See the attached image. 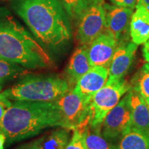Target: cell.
Returning a JSON list of instances; mask_svg holds the SVG:
<instances>
[{
  "instance_id": "cell-8",
  "label": "cell",
  "mask_w": 149,
  "mask_h": 149,
  "mask_svg": "<svg viewBox=\"0 0 149 149\" xmlns=\"http://www.w3.org/2000/svg\"><path fill=\"white\" fill-rule=\"evenodd\" d=\"M130 128L131 113L127 94L104 118L101 126V133L108 141H113L120 139Z\"/></svg>"
},
{
  "instance_id": "cell-14",
  "label": "cell",
  "mask_w": 149,
  "mask_h": 149,
  "mask_svg": "<svg viewBox=\"0 0 149 149\" xmlns=\"http://www.w3.org/2000/svg\"><path fill=\"white\" fill-rule=\"evenodd\" d=\"M131 128L149 133V107L145 99L131 88L128 91Z\"/></svg>"
},
{
  "instance_id": "cell-23",
  "label": "cell",
  "mask_w": 149,
  "mask_h": 149,
  "mask_svg": "<svg viewBox=\"0 0 149 149\" xmlns=\"http://www.w3.org/2000/svg\"><path fill=\"white\" fill-rule=\"evenodd\" d=\"M11 104L12 102H10V100H9L0 93V120H1L5 112L10 107Z\"/></svg>"
},
{
  "instance_id": "cell-24",
  "label": "cell",
  "mask_w": 149,
  "mask_h": 149,
  "mask_svg": "<svg viewBox=\"0 0 149 149\" xmlns=\"http://www.w3.org/2000/svg\"><path fill=\"white\" fill-rule=\"evenodd\" d=\"M114 5L127 7L133 9L137 3V0H110Z\"/></svg>"
},
{
  "instance_id": "cell-1",
  "label": "cell",
  "mask_w": 149,
  "mask_h": 149,
  "mask_svg": "<svg viewBox=\"0 0 149 149\" xmlns=\"http://www.w3.org/2000/svg\"><path fill=\"white\" fill-rule=\"evenodd\" d=\"M13 7L43 45L56 48L69 41L70 22L59 0H15Z\"/></svg>"
},
{
  "instance_id": "cell-2",
  "label": "cell",
  "mask_w": 149,
  "mask_h": 149,
  "mask_svg": "<svg viewBox=\"0 0 149 149\" xmlns=\"http://www.w3.org/2000/svg\"><path fill=\"white\" fill-rule=\"evenodd\" d=\"M52 127L64 128L57 102L14 101L0 120V134L5 135L8 144L34 137Z\"/></svg>"
},
{
  "instance_id": "cell-7",
  "label": "cell",
  "mask_w": 149,
  "mask_h": 149,
  "mask_svg": "<svg viewBox=\"0 0 149 149\" xmlns=\"http://www.w3.org/2000/svg\"><path fill=\"white\" fill-rule=\"evenodd\" d=\"M76 39L88 48L106 30V11L102 0H96L77 19Z\"/></svg>"
},
{
  "instance_id": "cell-27",
  "label": "cell",
  "mask_w": 149,
  "mask_h": 149,
  "mask_svg": "<svg viewBox=\"0 0 149 149\" xmlns=\"http://www.w3.org/2000/svg\"><path fill=\"white\" fill-rule=\"evenodd\" d=\"M6 141V138L3 134H0V149H3L4 144Z\"/></svg>"
},
{
  "instance_id": "cell-15",
  "label": "cell",
  "mask_w": 149,
  "mask_h": 149,
  "mask_svg": "<svg viewBox=\"0 0 149 149\" xmlns=\"http://www.w3.org/2000/svg\"><path fill=\"white\" fill-rule=\"evenodd\" d=\"M135 7L130 22V35L132 42L140 45L149 39V10L144 6Z\"/></svg>"
},
{
  "instance_id": "cell-17",
  "label": "cell",
  "mask_w": 149,
  "mask_h": 149,
  "mask_svg": "<svg viewBox=\"0 0 149 149\" xmlns=\"http://www.w3.org/2000/svg\"><path fill=\"white\" fill-rule=\"evenodd\" d=\"M113 149H149V133L130 128Z\"/></svg>"
},
{
  "instance_id": "cell-11",
  "label": "cell",
  "mask_w": 149,
  "mask_h": 149,
  "mask_svg": "<svg viewBox=\"0 0 149 149\" xmlns=\"http://www.w3.org/2000/svg\"><path fill=\"white\" fill-rule=\"evenodd\" d=\"M137 45L135 43L122 42L117 46L109 68V80L122 79L131 67Z\"/></svg>"
},
{
  "instance_id": "cell-13",
  "label": "cell",
  "mask_w": 149,
  "mask_h": 149,
  "mask_svg": "<svg viewBox=\"0 0 149 149\" xmlns=\"http://www.w3.org/2000/svg\"><path fill=\"white\" fill-rule=\"evenodd\" d=\"M109 75V68L92 66L86 73L79 78L73 88L77 89L84 95L93 97L107 84Z\"/></svg>"
},
{
  "instance_id": "cell-4",
  "label": "cell",
  "mask_w": 149,
  "mask_h": 149,
  "mask_svg": "<svg viewBox=\"0 0 149 149\" xmlns=\"http://www.w3.org/2000/svg\"><path fill=\"white\" fill-rule=\"evenodd\" d=\"M70 91L68 81L55 74H27L0 92L10 101L56 102Z\"/></svg>"
},
{
  "instance_id": "cell-3",
  "label": "cell",
  "mask_w": 149,
  "mask_h": 149,
  "mask_svg": "<svg viewBox=\"0 0 149 149\" xmlns=\"http://www.w3.org/2000/svg\"><path fill=\"white\" fill-rule=\"evenodd\" d=\"M0 58L28 70L53 66L50 56L8 9L0 7Z\"/></svg>"
},
{
  "instance_id": "cell-6",
  "label": "cell",
  "mask_w": 149,
  "mask_h": 149,
  "mask_svg": "<svg viewBox=\"0 0 149 149\" xmlns=\"http://www.w3.org/2000/svg\"><path fill=\"white\" fill-rule=\"evenodd\" d=\"M93 97L81 94L72 88L57 102L64 128L73 130L84 128L91 118V104Z\"/></svg>"
},
{
  "instance_id": "cell-5",
  "label": "cell",
  "mask_w": 149,
  "mask_h": 149,
  "mask_svg": "<svg viewBox=\"0 0 149 149\" xmlns=\"http://www.w3.org/2000/svg\"><path fill=\"white\" fill-rule=\"evenodd\" d=\"M131 89V86L124 79L109 80L93 97L91 104L89 125L100 128L108 113L120 101L122 97Z\"/></svg>"
},
{
  "instance_id": "cell-25",
  "label": "cell",
  "mask_w": 149,
  "mask_h": 149,
  "mask_svg": "<svg viewBox=\"0 0 149 149\" xmlns=\"http://www.w3.org/2000/svg\"><path fill=\"white\" fill-rule=\"evenodd\" d=\"M143 55L147 62L149 63V39L145 43L144 48H143Z\"/></svg>"
},
{
  "instance_id": "cell-10",
  "label": "cell",
  "mask_w": 149,
  "mask_h": 149,
  "mask_svg": "<svg viewBox=\"0 0 149 149\" xmlns=\"http://www.w3.org/2000/svg\"><path fill=\"white\" fill-rule=\"evenodd\" d=\"M104 6L106 11V32L120 42L130 24L133 9L107 3H104Z\"/></svg>"
},
{
  "instance_id": "cell-22",
  "label": "cell",
  "mask_w": 149,
  "mask_h": 149,
  "mask_svg": "<svg viewBox=\"0 0 149 149\" xmlns=\"http://www.w3.org/2000/svg\"><path fill=\"white\" fill-rule=\"evenodd\" d=\"M65 149H88L85 142L84 128L73 130L71 139Z\"/></svg>"
},
{
  "instance_id": "cell-16",
  "label": "cell",
  "mask_w": 149,
  "mask_h": 149,
  "mask_svg": "<svg viewBox=\"0 0 149 149\" xmlns=\"http://www.w3.org/2000/svg\"><path fill=\"white\" fill-rule=\"evenodd\" d=\"M92 68L88 58L87 48H77L70 57L66 68V75L69 85L76 84L79 78Z\"/></svg>"
},
{
  "instance_id": "cell-19",
  "label": "cell",
  "mask_w": 149,
  "mask_h": 149,
  "mask_svg": "<svg viewBox=\"0 0 149 149\" xmlns=\"http://www.w3.org/2000/svg\"><path fill=\"white\" fill-rule=\"evenodd\" d=\"M86 145L88 149H113L115 145L109 142L102 136L100 128H93L89 125L84 128Z\"/></svg>"
},
{
  "instance_id": "cell-28",
  "label": "cell",
  "mask_w": 149,
  "mask_h": 149,
  "mask_svg": "<svg viewBox=\"0 0 149 149\" xmlns=\"http://www.w3.org/2000/svg\"><path fill=\"white\" fill-rule=\"evenodd\" d=\"M146 100V102H147V104H148V105L149 107V99H148V100Z\"/></svg>"
},
{
  "instance_id": "cell-18",
  "label": "cell",
  "mask_w": 149,
  "mask_h": 149,
  "mask_svg": "<svg viewBox=\"0 0 149 149\" xmlns=\"http://www.w3.org/2000/svg\"><path fill=\"white\" fill-rule=\"evenodd\" d=\"M30 72L29 70L20 65L0 58V92L7 83Z\"/></svg>"
},
{
  "instance_id": "cell-21",
  "label": "cell",
  "mask_w": 149,
  "mask_h": 149,
  "mask_svg": "<svg viewBox=\"0 0 149 149\" xmlns=\"http://www.w3.org/2000/svg\"><path fill=\"white\" fill-rule=\"evenodd\" d=\"M67 15L75 20L96 0H59Z\"/></svg>"
},
{
  "instance_id": "cell-20",
  "label": "cell",
  "mask_w": 149,
  "mask_h": 149,
  "mask_svg": "<svg viewBox=\"0 0 149 149\" xmlns=\"http://www.w3.org/2000/svg\"><path fill=\"white\" fill-rule=\"evenodd\" d=\"M131 88L137 91L145 100L149 99V63L141 68L132 79Z\"/></svg>"
},
{
  "instance_id": "cell-26",
  "label": "cell",
  "mask_w": 149,
  "mask_h": 149,
  "mask_svg": "<svg viewBox=\"0 0 149 149\" xmlns=\"http://www.w3.org/2000/svg\"><path fill=\"white\" fill-rule=\"evenodd\" d=\"M136 6H144L149 10V0H137V3H136Z\"/></svg>"
},
{
  "instance_id": "cell-9",
  "label": "cell",
  "mask_w": 149,
  "mask_h": 149,
  "mask_svg": "<svg viewBox=\"0 0 149 149\" xmlns=\"http://www.w3.org/2000/svg\"><path fill=\"white\" fill-rule=\"evenodd\" d=\"M117 46L114 37L107 32L102 33L87 48L91 66L109 68Z\"/></svg>"
},
{
  "instance_id": "cell-12",
  "label": "cell",
  "mask_w": 149,
  "mask_h": 149,
  "mask_svg": "<svg viewBox=\"0 0 149 149\" xmlns=\"http://www.w3.org/2000/svg\"><path fill=\"white\" fill-rule=\"evenodd\" d=\"M70 133L71 130L68 128L56 127L13 149H65L70 140Z\"/></svg>"
}]
</instances>
